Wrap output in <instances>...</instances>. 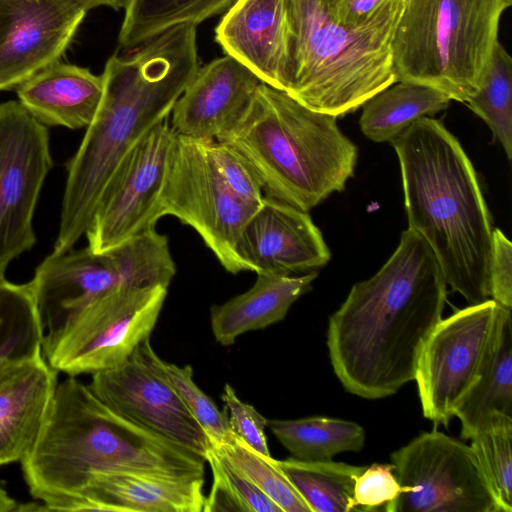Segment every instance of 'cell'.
<instances>
[{
  "mask_svg": "<svg viewBox=\"0 0 512 512\" xmlns=\"http://www.w3.org/2000/svg\"><path fill=\"white\" fill-rule=\"evenodd\" d=\"M87 12L76 0H0V91L58 62Z\"/></svg>",
  "mask_w": 512,
  "mask_h": 512,
  "instance_id": "obj_15",
  "label": "cell"
},
{
  "mask_svg": "<svg viewBox=\"0 0 512 512\" xmlns=\"http://www.w3.org/2000/svg\"><path fill=\"white\" fill-rule=\"evenodd\" d=\"M235 0H123L124 19L119 31L121 47L141 43L183 24L197 25L224 11Z\"/></svg>",
  "mask_w": 512,
  "mask_h": 512,
  "instance_id": "obj_27",
  "label": "cell"
},
{
  "mask_svg": "<svg viewBox=\"0 0 512 512\" xmlns=\"http://www.w3.org/2000/svg\"><path fill=\"white\" fill-rule=\"evenodd\" d=\"M30 494L70 511L89 481L119 472L204 476L205 460L118 415L75 376L57 384L42 430L20 461Z\"/></svg>",
  "mask_w": 512,
  "mask_h": 512,
  "instance_id": "obj_3",
  "label": "cell"
},
{
  "mask_svg": "<svg viewBox=\"0 0 512 512\" xmlns=\"http://www.w3.org/2000/svg\"><path fill=\"white\" fill-rule=\"evenodd\" d=\"M406 1V0H405Z\"/></svg>",
  "mask_w": 512,
  "mask_h": 512,
  "instance_id": "obj_43",
  "label": "cell"
},
{
  "mask_svg": "<svg viewBox=\"0 0 512 512\" xmlns=\"http://www.w3.org/2000/svg\"><path fill=\"white\" fill-rule=\"evenodd\" d=\"M88 11L97 7L106 6L119 10L123 5V0H76Z\"/></svg>",
  "mask_w": 512,
  "mask_h": 512,
  "instance_id": "obj_41",
  "label": "cell"
},
{
  "mask_svg": "<svg viewBox=\"0 0 512 512\" xmlns=\"http://www.w3.org/2000/svg\"><path fill=\"white\" fill-rule=\"evenodd\" d=\"M221 397L232 433L255 451L271 456L265 435L268 419L240 400L229 384L224 386Z\"/></svg>",
  "mask_w": 512,
  "mask_h": 512,
  "instance_id": "obj_38",
  "label": "cell"
},
{
  "mask_svg": "<svg viewBox=\"0 0 512 512\" xmlns=\"http://www.w3.org/2000/svg\"><path fill=\"white\" fill-rule=\"evenodd\" d=\"M401 168L408 228L430 246L447 285L470 304L488 299L491 218L459 141L424 116L391 141Z\"/></svg>",
  "mask_w": 512,
  "mask_h": 512,
  "instance_id": "obj_4",
  "label": "cell"
},
{
  "mask_svg": "<svg viewBox=\"0 0 512 512\" xmlns=\"http://www.w3.org/2000/svg\"><path fill=\"white\" fill-rule=\"evenodd\" d=\"M57 374L43 352L0 369V467L21 461L47 417Z\"/></svg>",
  "mask_w": 512,
  "mask_h": 512,
  "instance_id": "obj_21",
  "label": "cell"
},
{
  "mask_svg": "<svg viewBox=\"0 0 512 512\" xmlns=\"http://www.w3.org/2000/svg\"><path fill=\"white\" fill-rule=\"evenodd\" d=\"M446 296L435 254L408 228L381 269L356 283L329 319V356L343 387L365 399H380L414 380Z\"/></svg>",
  "mask_w": 512,
  "mask_h": 512,
  "instance_id": "obj_1",
  "label": "cell"
},
{
  "mask_svg": "<svg viewBox=\"0 0 512 512\" xmlns=\"http://www.w3.org/2000/svg\"><path fill=\"white\" fill-rule=\"evenodd\" d=\"M105 252L114 266L118 285L168 288L176 273L168 238L155 227L147 228Z\"/></svg>",
  "mask_w": 512,
  "mask_h": 512,
  "instance_id": "obj_30",
  "label": "cell"
},
{
  "mask_svg": "<svg viewBox=\"0 0 512 512\" xmlns=\"http://www.w3.org/2000/svg\"><path fill=\"white\" fill-rule=\"evenodd\" d=\"M260 83L235 58H217L199 67L174 104L170 125L180 136L218 140L244 117Z\"/></svg>",
  "mask_w": 512,
  "mask_h": 512,
  "instance_id": "obj_17",
  "label": "cell"
},
{
  "mask_svg": "<svg viewBox=\"0 0 512 512\" xmlns=\"http://www.w3.org/2000/svg\"><path fill=\"white\" fill-rule=\"evenodd\" d=\"M103 78L77 65L55 62L15 89L19 103L45 126L87 128L103 96Z\"/></svg>",
  "mask_w": 512,
  "mask_h": 512,
  "instance_id": "obj_22",
  "label": "cell"
},
{
  "mask_svg": "<svg viewBox=\"0 0 512 512\" xmlns=\"http://www.w3.org/2000/svg\"><path fill=\"white\" fill-rule=\"evenodd\" d=\"M277 463L311 512H351L355 480L367 467L293 457Z\"/></svg>",
  "mask_w": 512,
  "mask_h": 512,
  "instance_id": "obj_28",
  "label": "cell"
},
{
  "mask_svg": "<svg viewBox=\"0 0 512 512\" xmlns=\"http://www.w3.org/2000/svg\"><path fill=\"white\" fill-rule=\"evenodd\" d=\"M339 21L349 26L370 24L405 6V0H329Z\"/></svg>",
  "mask_w": 512,
  "mask_h": 512,
  "instance_id": "obj_40",
  "label": "cell"
},
{
  "mask_svg": "<svg viewBox=\"0 0 512 512\" xmlns=\"http://www.w3.org/2000/svg\"><path fill=\"white\" fill-rule=\"evenodd\" d=\"M199 69L196 26L177 25L106 62L103 96L75 155L67 162L54 254L72 249L90 223L115 169L152 127L168 119Z\"/></svg>",
  "mask_w": 512,
  "mask_h": 512,
  "instance_id": "obj_2",
  "label": "cell"
},
{
  "mask_svg": "<svg viewBox=\"0 0 512 512\" xmlns=\"http://www.w3.org/2000/svg\"><path fill=\"white\" fill-rule=\"evenodd\" d=\"M475 451L501 512L512 511V419H505L472 438Z\"/></svg>",
  "mask_w": 512,
  "mask_h": 512,
  "instance_id": "obj_34",
  "label": "cell"
},
{
  "mask_svg": "<svg viewBox=\"0 0 512 512\" xmlns=\"http://www.w3.org/2000/svg\"><path fill=\"white\" fill-rule=\"evenodd\" d=\"M52 166L47 126L19 101L0 103V274L36 243L33 215Z\"/></svg>",
  "mask_w": 512,
  "mask_h": 512,
  "instance_id": "obj_13",
  "label": "cell"
},
{
  "mask_svg": "<svg viewBox=\"0 0 512 512\" xmlns=\"http://www.w3.org/2000/svg\"><path fill=\"white\" fill-rule=\"evenodd\" d=\"M159 364L189 412L205 431L210 443L219 444L230 440L234 434L226 410L221 411L213 399L198 387L191 366H178L161 358Z\"/></svg>",
  "mask_w": 512,
  "mask_h": 512,
  "instance_id": "obj_35",
  "label": "cell"
},
{
  "mask_svg": "<svg viewBox=\"0 0 512 512\" xmlns=\"http://www.w3.org/2000/svg\"><path fill=\"white\" fill-rule=\"evenodd\" d=\"M19 503L0 486V512H17Z\"/></svg>",
  "mask_w": 512,
  "mask_h": 512,
  "instance_id": "obj_42",
  "label": "cell"
},
{
  "mask_svg": "<svg viewBox=\"0 0 512 512\" xmlns=\"http://www.w3.org/2000/svg\"><path fill=\"white\" fill-rule=\"evenodd\" d=\"M267 427L300 461H327L340 452L360 451L365 442L363 428L355 422L312 416L295 420H269Z\"/></svg>",
  "mask_w": 512,
  "mask_h": 512,
  "instance_id": "obj_26",
  "label": "cell"
},
{
  "mask_svg": "<svg viewBox=\"0 0 512 512\" xmlns=\"http://www.w3.org/2000/svg\"><path fill=\"white\" fill-rule=\"evenodd\" d=\"M177 134L168 119L147 131L121 160L106 184L85 232L88 247L105 252L155 227L163 217L162 194Z\"/></svg>",
  "mask_w": 512,
  "mask_h": 512,
  "instance_id": "obj_12",
  "label": "cell"
},
{
  "mask_svg": "<svg viewBox=\"0 0 512 512\" xmlns=\"http://www.w3.org/2000/svg\"><path fill=\"white\" fill-rule=\"evenodd\" d=\"M400 492L394 464L374 463L355 480L351 511L394 512Z\"/></svg>",
  "mask_w": 512,
  "mask_h": 512,
  "instance_id": "obj_36",
  "label": "cell"
},
{
  "mask_svg": "<svg viewBox=\"0 0 512 512\" xmlns=\"http://www.w3.org/2000/svg\"><path fill=\"white\" fill-rule=\"evenodd\" d=\"M489 291L497 303L512 308V244L498 228L492 230Z\"/></svg>",
  "mask_w": 512,
  "mask_h": 512,
  "instance_id": "obj_39",
  "label": "cell"
},
{
  "mask_svg": "<svg viewBox=\"0 0 512 512\" xmlns=\"http://www.w3.org/2000/svg\"><path fill=\"white\" fill-rule=\"evenodd\" d=\"M465 103L485 121L511 160L512 60L499 41L478 90Z\"/></svg>",
  "mask_w": 512,
  "mask_h": 512,
  "instance_id": "obj_31",
  "label": "cell"
},
{
  "mask_svg": "<svg viewBox=\"0 0 512 512\" xmlns=\"http://www.w3.org/2000/svg\"><path fill=\"white\" fill-rule=\"evenodd\" d=\"M369 98L359 120L363 134L374 142L395 139L415 120L449 106L450 98L432 87L398 81Z\"/></svg>",
  "mask_w": 512,
  "mask_h": 512,
  "instance_id": "obj_25",
  "label": "cell"
},
{
  "mask_svg": "<svg viewBox=\"0 0 512 512\" xmlns=\"http://www.w3.org/2000/svg\"><path fill=\"white\" fill-rule=\"evenodd\" d=\"M501 306L493 299L471 304L441 319L429 334L414 377L425 418L448 427L481 374Z\"/></svg>",
  "mask_w": 512,
  "mask_h": 512,
  "instance_id": "obj_11",
  "label": "cell"
},
{
  "mask_svg": "<svg viewBox=\"0 0 512 512\" xmlns=\"http://www.w3.org/2000/svg\"><path fill=\"white\" fill-rule=\"evenodd\" d=\"M43 339L30 282L12 283L0 274V369L43 352Z\"/></svg>",
  "mask_w": 512,
  "mask_h": 512,
  "instance_id": "obj_29",
  "label": "cell"
},
{
  "mask_svg": "<svg viewBox=\"0 0 512 512\" xmlns=\"http://www.w3.org/2000/svg\"><path fill=\"white\" fill-rule=\"evenodd\" d=\"M512 0H406L392 41L398 81L466 102L478 90Z\"/></svg>",
  "mask_w": 512,
  "mask_h": 512,
  "instance_id": "obj_7",
  "label": "cell"
},
{
  "mask_svg": "<svg viewBox=\"0 0 512 512\" xmlns=\"http://www.w3.org/2000/svg\"><path fill=\"white\" fill-rule=\"evenodd\" d=\"M29 282L44 338L57 333L87 305L118 285L107 252L97 253L88 246L51 253Z\"/></svg>",
  "mask_w": 512,
  "mask_h": 512,
  "instance_id": "obj_18",
  "label": "cell"
},
{
  "mask_svg": "<svg viewBox=\"0 0 512 512\" xmlns=\"http://www.w3.org/2000/svg\"><path fill=\"white\" fill-rule=\"evenodd\" d=\"M145 339L123 364L92 374L90 390L121 417L206 461L210 440Z\"/></svg>",
  "mask_w": 512,
  "mask_h": 512,
  "instance_id": "obj_14",
  "label": "cell"
},
{
  "mask_svg": "<svg viewBox=\"0 0 512 512\" xmlns=\"http://www.w3.org/2000/svg\"><path fill=\"white\" fill-rule=\"evenodd\" d=\"M244 271L292 275L325 266L330 250L310 215L264 196L236 244Z\"/></svg>",
  "mask_w": 512,
  "mask_h": 512,
  "instance_id": "obj_16",
  "label": "cell"
},
{
  "mask_svg": "<svg viewBox=\"0 0 512 512\" xmlns=\"http://www.w3.org/2000/svg\"><path fill=\"white\" fill-rule=\"evenodd\" d=\"M206 462L212 471L213 484L203 511L283 512L211 444Z\"/></svg>",
  "mask_w": 512,
  "mask_h": 512,
  "instance_id": "obj_33",
  "label": "cell"
},
{
  "mask_svg": "<svg viewBox=\"0 0 512 512\" xmlns=\"http://www.w3.org/2000/svg\"><path fill=\"white\" fill-rule=\"evenodd\" d=\"M204 476L119 472L93 477L72 512H201Z\"/></svg>",
  "mask_w": 512,
  "mask_h": 512,
  "instance_id": "obj_20",
  "label": "cell"
},
{
  "mask_svg": "<svg viewBox=\"0 0 512 512\" xmlns=\"http://www.w3.org/2000/svg\"><path fill=\"white\" fill-rule=\"evenodd\" d=\"M210 444L283 512H311L276 459L255 451L235 435L226 442Z\"/></svg>",
  "mask_w": 512,
  "mask_h": 512,
  "instance_id": "obj_32",
  "label": "cell"
},
{
  "mask_svg": "<svg viewBox=\"0 0 512 512\" xmlns=\"http://www.w3.org/2000/svg\"><path fill=\"white\" fill-rule=\"evenodd\" d=\"M401 492L394 512H501L471 446L433 430L391 454Z\"/></svg>",
  "mask_w": 512,
  "mask_h": 512,
  "instance_id": "obj_10",
  "label": "cell"
},
{
  "mask_svg": "<svg viewBox=\"0 0 512 512\" xmlns=\"http://www.w3.org/2000/svg\"><path fill=\"white\" fill-rule=\"evenodd\" d=\"M207 148L225 183L246 201L259 205L264 197L263 188L249 163L224 141L208 140Z\"/></svg>",
  "mask_w": 512,
  "mask_h": 512,
  "instance_id": "obj_37",
  "label": "cell"
},
{
  "mask_svg": "<svg viewBox=\"0 0 512 512\" xmlns=\"http://www.w3.org/2000/svg\"><path fill=\"white\" fill-rule=\"evenodd\" d=\"M166 295L163 286H115L43 339L45 359L58 372L75 377L123 364L150 338Z\"/></svg>",
  "mask_w": 512,
  "mask_h": 512,
  "instance_id": "obj_8",
  "label": "cell"
},
{
  "mask_svg": "<svg viewBox=\"0 0 512 512\" xmlns=\"http://www.w3.org/2000/svg\"><path fill=\"white\" fill-rule=\"evenodd\" d=\"M404 7L355 27L337 19L329 0H287L283 91L336 117L357 110L397 82L392 41Z\"/></svg>",
  "mask_w": 512,
  "mask_h": 512,
  "instance_id": "obj_6",
  "label": "cell"
},
{
  "mask_svg": "<svg viewBox=\"0 0 512 512\" xmlns=\"http://www.w3.org/2000/svg\"><path fill=\"white\" fill-rule=\"evenodd\" d=\"M336 119L261 82L244 117L218 140L249 163L264 196L308 212L354 172L357 147Z\"/></svg>",
  "mask_w": 512,
  "mask_h": 512,
  "instance_id": "obj_5",
  "label": "cell"
},
{
  "mask_svg": "<svg viewBox=\"0 0 512 512\" xmlns=\"http://www.w3.org/2000/svg\"><path fill=\"white\" fill-rule=\"evenodd\" d=\"M316 277V271L300 276L257 274L249 290L211 307V329L216 341L229 346L245 332L279 322Z\"/></svg>",
  "mask_w": 512,
  "mask_h": 512,
  "instance_id": "obj_23",
  "label": "cell"
},
{
  "mask_svg": "<svg viewBox=\"0 0 512 512\" xmlns=\"http://www.w3.org/2000/svg\"><path fill=\"white\" fill-rule=\"evenodd\" d=\"M461 422V437L512 419V318L501 306L495 335L481 374L454 412Z\"/></svg>",
  "mask_w": 512,
  "mask_h": 512,
  "instance_id": "obj_24",
  "label": "cell"
},
{
  "mask_svg": "<svg viewBox=\"0 0 512 512\" xmlns=\"http://www.w3.org/2000/svg\"><path fill=\"white\" fill-rule=\"evenodd\" d=\"M207 141L177 135L162 211L192 227L223 268L237 274L244 268L236 244L259 205L246 201L225 183L209 155Z\"/></svg>",
  "mask_w": 512,
  "mask_h": 512,
  "instance_id": "obj_9",
  "label": "cell"
},
{
  "mask_svg": "<svg viewBox=\"0 0 512 512\" xmlns=\"http://www.w3.org/2000/svg\"><path fill=\"white\" fill-rule=\"evenodd\" d=\"M287 36V0H235L215 29L226 55L281 91Z\"/></svg>",
  "mask_w": 512,
  "mask_h": 512,
  "instance_id": "obj_19",
  "label": "cell"
}]
</instances>
